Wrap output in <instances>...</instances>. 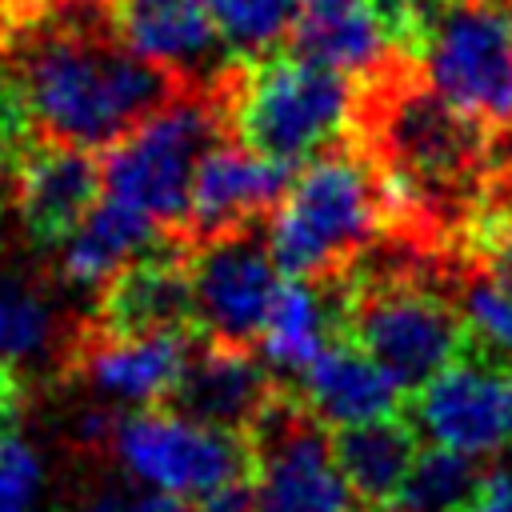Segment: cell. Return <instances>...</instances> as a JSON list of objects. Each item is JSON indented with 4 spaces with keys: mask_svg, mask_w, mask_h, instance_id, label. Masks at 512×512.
<instances>
[{
    "mask_svg": "<svg viewBox=\"0 0 512 512\" xmlns=\"http://www.w3.org/2000/svg\"><path fill=\"white\" fill-rule=\"evenodd\" d=\"M432 88L476 120L496 144H512V8L452 0L420 52Z\"/></svg>",
    "mask_w": 512,
    "mask_h": 512,
    "instance_id": "obj_4",
    "label": "cell"
},
{
    "mask_svg": "<svg viewBox=\"0 0 512 512\" xmlns=\"http://www.w3.org/2000/svg\"><path fill=\"white\" fill-rule=\"evenodd\" d=\"M32 140H36V132H32V124H28V112H24L20 96L12 92V84L0 76V172H4V168L12 172V164L20 160V152H24Z\"/></svg>",
    "mask_w": 512,
    "mask_h": 512,
    "instance_id": "obj_27",
    "label": "cell"
},
{
    "mask_svg": "<svg viewBox=\"0 0 512 512\" xmlns=\"http://www.w3.org/2000/svg\"><path fill=\"white\" fill-rule=\"evenodd\" d=\"M496 180H500V188L508 192V200H512V152H508V144H500V164H496Z\"/></svg>",
    "mask_w": 512,
    "mask_h": 512,
    "instance_id": "obj_30",
    "label": "cell"
},
{
    "mask_svg": "<svg viewBox=\"0 0 512 512\" xmlns=\"http://www.w3.org/2000/svg\"><path fill=\"white\" fill-rule=\"evenodd\" d=\"M232 60L256 64L288 44L300 0H204Z\"/></svg>",
    "mask_w": 512,
    "mask_h": 512,
    "instance_id": "obj_21",
    "label": "cell"
},
{
    "mask_svg": "<svg viewBox=\"0 0 512 512\" xmlns=\"http://www.w3.org/2000/svg\"><path fill=\"white\" fill-rule=\"evenodd\" d=\"M88 320L116 336L196 332V292L188 244H168L124 264L100 292Z\"/></svg>",
    "mask_w": 512,
    "mask_h": 512,
    "instance_id": "obj_13",
    "label": "cell"
},
{
    "mask_svg": "<svg viewBox=\"0 0 512 512\" xmlns=\"http://www.w3.org/2000/svg\"><path fill=\"white\" fill-rule=\"evenodd\" d=\"M356 76L280 48L244 64L236 96V140L280 164H308L352 132Z\"/></svg>",
    "mask_w": 512,
    "mask_h": 512,
    "instance_id": "obj_3",
    "label": "cell"
},
{
    "mask_svg": "<svg viewBox=\"0 0 512 512\" xmlns=\"http://www.w3.org/2000/svg\"><path fill=\"white\" fill-rule=\"evenodd\" d=\"M336 336H344V276H284L260 336V352L272 364V372L300 376Z\"/></svg>",
    "mask_w": 512,
    "mask_h": 512,
    "instance_id": "obj_16",
    "label": "cell"
},
{
    "mask_svg": "<svg viewBox=\"0 0 512 512\" xmlns=\"http://www.w3.org/2000/svg\"><path fill=\"white\" fill-rule=\"evenodd\" d=\"M280 388L284 380L272 372L268 360L256 356V348H232L196 336L188 364L160 408L244 436L264 416V408L276 400Z\"/></svg>",
    "mask_w": 512,
    "mask_h": 512,
    "instance_id": "obj_12",
    "label": "cell"
},
{
    "mask_svg": "<svg viewBox=\"0 0 512 512\" xmlns=\"http://www.w3.org/2000/svg\"><path fill=\"white\" fill-rule=\"evenodd\" d=\"M388 232V184L352 132L296 168L268 220L280 276H344Z\"/></svg>",
    "mask_w": 512,
    "mask_h": 512,
    "instance_id": "obj_2",
    "label": "cell"
},
{
    "mask_svg": "<svg viewBox=\"0 0 512 512\" xmlns=\"http://www.w3.org/2000/svg\"><path fill=\"white\" fill-rule=\"evenodd\" d=\"M484 4H508L512 8V0H484Z\"/></svg>",
    "mask_w": 512,
    "mask_h": 512,
    "instance_id": "obj_31",
    "label": "cell"
},
{
    "mask_svg": "<svg viewBox=\"0 0 512 512\" xmlns=\"http://www.w3.org/2000/svg\"><path fill=\"white\" fill-rule=\"evenodd\" d=\"M244 436L256 512H368L336 464L332 432L300 400L296 384H284Z\"/></svg>",
    "mask_w": 512,
    "mask_h": 512,
    "instance_id": "obj_5",
    "label": "cell"
},
{
    "mask_svg": "<svg viewBox=\"0 0 512 512\" xmlns=\"http://www.w3.org/2000/svg\"><path fill=\"white\" fill-rule=\"evenodd\" d=\"M0 76L40 140L96 152L196 88L128 48L112 0L0 4Z\"/></svg>",
    "mask_w": 512,
    "mask_h": 512,
    "instance_id": "obj_1",
    "label": "cell"
},
{
    "mask_svg": "<svg viewBox=\"0 0 512 512\" xmlns=\"http://www.w3.org/2000/svg\"><path fill=\"white\" fill-rule=\"evenodd\" d=\"M296 392L328 428H348L404 412V388L348 336H336L300 372Z\"/></svg>",
    "mask_w": 512,
    "mask_h": 512,
    "instance_id": "obj_14",
    "label": "cell"
},
{
    "mask_svg": "<svg viewBox=\"0 0 512 512\" xmlns=\"http://www.w3.org/2000/svg\"><path fill=\"white\" fill-rule=\"evenodd\" d=\"M292 176H296L292 164L268 160L240 140H220L196 164L184 240L196 244V240H208L220 232H236V228L272 220Z\"/></svg>",
    "mask_w": 512,
    "mask_h": 512,
    "instance_id": "obj_11",
    "label": "cell"
},
{
    "mask_svg": "<svg viewBox=\"0 0 512 512\" xmlns=\"http://www.w3.org/2000/svg\"><path fill=\"white\" fill-rule=\"evenodd\" d=\"M0 4H16V0H0Z\"/></svg>",
    "mask_w": 512,
    "mask_h": 512,
    "instance_id": "obj_32",
    "label": "cell"
},
{
    "mask_svg": "<svg viewBox=\"0 0 512 512\" xmlns=\"http://www.w3.org/2000/svg\"><path fill=\"white\" fill-rule=\"evenodd\" d=\"M40 484H44L40 452L24 436L4 432L0 436V512H28L32 500L40 496Z\"/></svg>",
    "mask_w": 512,
    "mask_h": 512,
    "instance_id": "obj_25",
    "label": "cell"
},
{
    "mask_svg": "<svg viewBox=\"0 0 512 512\" xmlns=\"http://www.w3.org/2000/svg\"><path fill=\"white\" fill-rule=\"evenodd\" d=\"M104 160L96 148L32 140L12 164V204L36 248H60L100 204Z\"/></svg>",
    "mask_w": 512,
    "mask_h": 512,
    "instance_id": "obj_10",
    "label": "cell"
},
{
    "mask_svg": "<svg viewBox=\"0 0 512 512\" xmlns=\"http://www.w3.org/2000/svg\"><path fill=\"white\" fill-rule=\"evenodd\" d=\"M196 344V332H144V336H116L96 328L88 316L72 328L60 376L92 388L104 400L160 408Z\"/></svg>",
    "mask_w": 512,
    "mask_h": 512,
    "instance_id": "obj_9",
    "label": "cell"
},
{
    "mask_svg": "<svg viewBox=\"0 0 512 512\" xmlns=\"http://www.w3.org/2000/svg\"><path fill=\"white\" fill-rule=\"evenodd\" d=\"M168 244H184V240L168 236L136 204L104 192V200L84 216V224L60 244L56 268H60V280L100 292L124 264H132L136 256H148L156 248H168Z\"/></svg>",
    "mask_w": 512,
    "mask_h": 512,
    "instance_id": "obj_15",
    "label": "cell"
},
{
    "mask_svg": "<svg viewBox=\"0 0 512 512\" xmlns=\"http://www.w3.org/2000/svg\"><path fill=\"white\" fill-rule=\"evenodd\" d=\"M464 512H512V476L508 472H488Z\"/></svg>",
    "mask_w": 512,
    "mask_h": 512,
    "instance_id": "obj_28",
    "label": "cell"
},
{
    "mask_svg": "<svg viewBox=\"0 0 512 512\" xmlns=\"http://www.w3.org/2000/svg\"><path fill=\"white\" fill-rule=\"evenodd\" d=\"M48 288L36 276H0V364L24 376L32 364H56L68 348Z\"/></svg>",
    "mask_w": 512,
    "mask_h": 512,
    "instance_id": "obj_19",
    "label": "cell"
},
{
    "mask_svg": "<svg viewBox=\"0 0 512 512\" xmlns=\"http://www.w3.org/2000/svg\"><path fill=\"white\" fill-rule=\"evenodd\" d=\"M456 300L468 320V348L512 364V296L488 272L464 260L456 280Z\"/></svg>",
    "mask_w": 512,
    "mask_h": 512,
    "instance_id": "obj_23",
    "label": "cell"
},
{
    "mask_svg": "<svg viewBox=\"0 0 512 512\" xmlns=\"http://www.w3.org/2000/svg\"><path fill=\"white\" fill-rule=\"evenodd\" d=\"M484 476L476 456L432 444L416 456L388 512H464Z\"/></svg>",
    "mask_w": 512,
    "mask_h": 512,
    "instance_id": "obj_20",
    "label": "cell"
},
{
    "mask_svg": "<svg viewBox=\"0 0 512 512\" xmlns=\"http://www.w3.org/2000/svg\"><path fill=\"white\" fill-rule=\"evenodd\" d=\"M76 512H196L184 504V496L172 492H124V488H100L76 504Z\"/></svg>",
    "mask_w": 512,
    "mask_h": 512,
    "instance_id": "obj_26",
    "label": "cell"
},
{
    "mask_svg": "<svg viewBox=\"0 0 512 512\" xmlns=\"http://www.w3.org/2000/svg\"><path fill=\"white\" fill-rule=\"evenodd\" d=\"M112 452L132 480L184 500L252 472L248 436L188 420L172 408H140L120 416Z\"/></svg>",
    "mask_w": 512,
    "mask_h": 512,
    "instance_id": "obj_6",
    "label": "cell"
},
{
    "mask_svg": "<svg viewBox=\"0 0 512 512\" xmlns=\"http://www.w3.org/2000/svg\"><path fill=\"white\" fill-rule=\"evenodd\" d=\"M196 292V336L232 348H260L280 268L268 244V220L188 244Z\"/></svg>",
    "mask_w": 512,
    "mask_h": 512,
    "instance_id": "obj_7",
    "label": "cell"
},
{
    "mask_svg": "<svg viewBox=\"0 0 512 512\" xmlns=\"http://www.w3.org/2000/svg\"><path fill=\"white\" fill-rule=\"evenodd\" d=\"M20 400H24L20 376H16V372H8V368L0 364V404H20Z\"/></svg>",
    "mask_w": 512,
    "mask_h": 512,
    "instance_id": "obj_29",
    "label": "cell"
},
{
    "mask_svg": "<svg viewBox=\"0 0 512 512\" xmlns=\"http://www.w3.org/2000/svg\"><path fill=\"white\" fill-rule=\"evenodd\" d=\"M404 416L432 444L484 460L512 440V364L464 348V356L404 396Z\"/></svg>",
    "mask_w": 512,
    "mask_h": 512,
    "instance_id": "obj_8",
    "label": "cell"
},
{
    "mask_svg": "<svg viewBox=\"0 0 512 512\" xmlns=\"http://www.w3.org/2000/svg\"><path fill=\"white\" fill-rule=\"evenodd\" d=\"M368 4L376 12L380 28L388 32L392 48L420 60L424 44L432 40V32H436V24H440V16L448 12L452 0H368Z\"/></svg>",
    "mask_w": 512,
    "mask_h": 512,
    "instance_id": "obj_24",
    "label": "cell"
},
{
    "mask_svg": "<svg viewBox=\"0 0 512 512\" xmlns=\"http://www.w3.org/2000/svg\"><path fill=\"white\" fill-rule=\"evenodd\" d=\"M292 52L332 64L348 76H368L400 48H392L368 0H300L288 44Z\"/></svg>",
    "mask_w": 512,
    "mask_h": 512,
    "instance_id": "obj_17",
    "label": "cell"
},
{
    "mask_svg": "<svg viewBox=\"0 0 512 512\" xmlns=\"http://www.w3.org/2000/svg\"><path fill=\"white\" fill-rule=\"evenodd\" d=\"M460 256L468 264H476L480 272H488L508 296H512V200L500 188L496 172L480 196V204L472 208V216L464 220L460 232Z\"/></svg>",
    "mask_w": 512,
    "mask_h": 512,
    "instance_id": "obj_22",
    "label": "cell"
},
{
    "mask_svg": "<svg viewBox=\"0 0 512 512\" xmlns=\"http://www.w3.org/2000/svg\"><path fill=\"white\" fill-rule=\"evenodd\" d=\"M416 440H420V432L412 428V420L404 412L348 424V428H332L336 464L368 512L392 508L404 476L412 472V464L420 456Z\"/></svg>",
    "mask_w": 512,
    "mask_h": 512,
    "instance_id": "obj_18",
    "label": "cell"
}]
</instances>
